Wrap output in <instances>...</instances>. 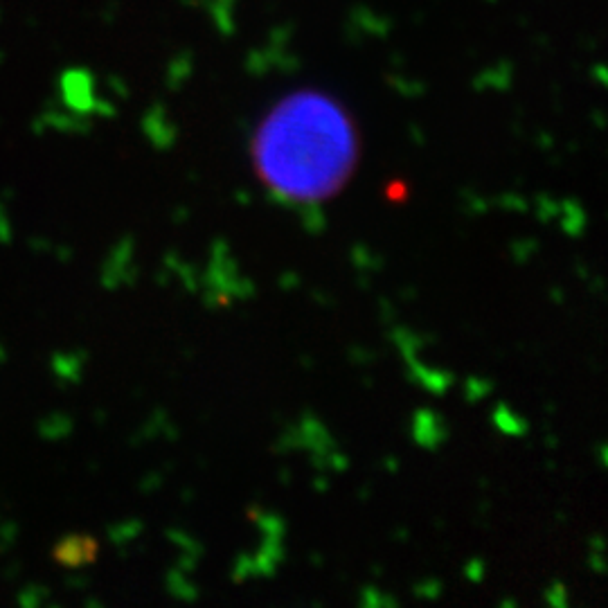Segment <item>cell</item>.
<instances>
[{"instance_id": "cell-1", "label": "cell", "mask_w": 608, "mask_h": 608, "mask_svg": "<svg viewBox=\"0 0 608 608\" xmlns=\"http://www.w3.org/2000/svg\"><path fill=\"white\" fill-rule=\"evenodd\" d=\"M259 172L277 192L320 199L336 192L356 160V131L334 97L300 91L277 102L255 138Z\"/></svg>"}]
</instances>
